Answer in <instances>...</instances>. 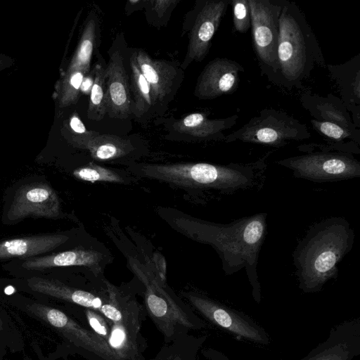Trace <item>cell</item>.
Instances as JSON below:
<instances>
[{
  "label": "cell",
  "instance_id": "d6986e66",
  "mask_svg": "<svg viewBox=\"0 0 360 360\" xmlns=\"http://www.w3.org/2000/svg\"><path fill=\"white\" fill-rule=\"evenodd\" d=\"M330 77L338 86L340 99L360 128V54L339 65H326Z\"/></svg>",
  "mask_w": 360,
  "mask_h": 360
},
{
  "label": "cell",
  "instance_id": "1f68e13d",
  "mask_svg": "<svg viewBox=\"0 0 360 360\" xmlns=\"http://www.w3.org/2000/svg\"><path fill=\"white\" fill-rule=\"evenodd\" d=\"M85 313L88 323L94 333L108 343L111 329L108 322L94 309H87Z\"/></svg>",
  "mask_w": 360,
  "mask_h": 360
},
{
  "label": "cell",
  "instance_id": "ba28073f",
  "mask_svg": "<svg viewBox=\"0 0 360 360\" xmlns=\"http://www.w3.org/2000/svg\"><path fill=\"white\" fill-rule=\"evenodd\" d=\"M284 0H248L252 46L262 75L274 84L277 70L279 17Z\"/></svg>",
  "mask_w": 360,
  "mask_h": 360
},
{
  "label": "cell",
  "instance_id": "ffe728a7",
  "mask_svg": "<svg viewBox=\"0 0 360 360\" xmlns=\"http://www.w3.org/2000/svg\"><path fill=\"white\" fill-rule=\"evenodd\" d=\"M303 108L317 121L328 122L339 125L352 132L360 134L340 97L332 94L320 96L307 91L300 96Z\"/></svg>",
  "mask_w": 360,
  "mask_h": 360
},
{
  "label": "cell",
  "instance_id": "30bf717a",
  "mask_svg": "<svg viewBox=\"0 0 360 360\" xmlns=\"http://www.w3.org/2000/svg\"><path fill=\"white\" fill-rule=\"evenodd\" d=\"M103 255L82 246L39 257L14 259L1 264V267L14 278L57 274L62 270L84 267L98 275L102 270Z\"/></svg>",
  "mask_w": 360,
  "mask_h": 360
},
{
  "label": "cell",
  "instance_id": "5b68a950",
  "mask_svg": "<svg viewBox=\"0 0 360 360\" xmlns=\"http://www.w3.org/2000/svg\"><path fill=\"white\" fill-rule=\"evenodd\" d=\"M1 221L6 226L27 219L59 220L67 218L61 200L43 175H29L8 186L4 191Z\"/></svg>",
  "mask_w": 360,
  "mask_h": 360
},
{
  "label": "cell",
  "instance_id": "74e56055",
  "mask_svg": "<svg viewBox=\"0 0 360 360\" xmlns=\"http://www.w3.org/2000/svg\"><path fill=\"white\" fill-rule=\"evenodd\" d=\"M2 326H3V322H2V319L0 316V330L2 329Z\"/></svg>",
  "mask_w": 360,
  "mask_h": 360
},
{
  "label": "cell",
  "instance_id": "6da1fadb",
  "mask_svg": "<svg viewBox=\"0 0 360 360\" xmlns=\"http://www.w3.org/2000/svg\"><path fill=\"white\" fill-rule=\"evenodd\" d=\"M172 227L190 239L211 245L219 256L227 275L245 269L255 300L260 301L257 275L259 252L265 240L267 213L260 212L229 223L198 219L175 210L164 211Z\"/></svg>",
  "mask_w": 360,
  "mask_h": 360
},
{
  "label": "cell",
  "instance_id": "2e32d148",
  "mask_svg": "<svg viewBox=\"0 0 360 360\" xmlns=\"http://www.w3.org/2000/svg\"><path fill=\"white\" fill-rule=\"evenodd\" d=\"M244 68L237 61L216 58L210 61L200 74L195 95L200 99H214L232 94L238 89L240 73Z\"/></svg>",
  "mask_w": 360,
  "mask_h": 360
},
{
  "label": "cell",
  "instance_id": "4dcf8cb0",
  "mask_svg": "<svg viewBox=\"0 0 360 360\" xmlns=\"http://www.w3.org/2000/svg\"><path fill=\"white\" fill-rule=\"evenodd\" d=\"M233 23L236 32L244 34L251 27V15L248 0L231 1Z\"/></svg>",
  "mask_w": 360,
  "mask_h": 360
},
{
  "label": "cell",
  "instance_id": "44dd1931",
  "mask_svg": "<svg viewBox=\"0 0 360 360\" xmlns=\"http://www.w3.org/2000/svg\"><path fill=\"white\" fill-rule=\"evenodd\" d=\"M134 55L149 84L153 105L163 101L172 91L177 77L176 69L169 61L153 59L143 50Z\"/></svg>",
  "mask_w": 360,
  "mask_h": 360
},
{
  "label": "cell",
  "instance_id": "7a4b0ae2",
  "mask_svg": "<svg viewBox=\"0 0 360 360\" xmlns=\"http://www.w3.org/2000/svg\"><path fill=\"white\" fill-rule=\"evenodd\" d=\"M269 152L246 163L217 165L207 162L139 164L132 167L136 175L219 197L262 189L265 184Z\"/></svg>",
  "mask_w": 360,
  "mask_h": 360
},
{
  "label": "cell",
  "instance_id": "d590c367",
  "mask_svg": "<svg viewBox=\"0 0 360 360\" xmlns=\"http://www.w3.org/2000/svg\"><path fill=\"white\" fill-rule=\"evenodd\" d=\"M94 83V72L92 71L90 74L84 75L80 86V91L84 94L90 96Z\"/></svg>",
  "mask_w": 360,
  "mask_h": 360
},
{
  "label": "cell",
  "instance_id": "9c48e42d",
  "mask_svg": "<svg viewBox=\"0 0 360 360\" xmlns=\"http://www.w3.org/2000/svg\"><path fill=\"white\" fill-rule=\"evenodd\" d=\"M129 266L146 287L145 302L148 312L165 338H171L176 328H195L187 314L174 302L158 280L153 265L141 264L127 256Z\"/></svg>",
  "mask_w": 360,
  "mask_h": 360
},
{
  "label": "cell",
  "instance_id": "4fadbf2b",
  "mask_svg": "<svg viewBox=\"0 0 360 360\" xmlns=\"http://www.w3.org/2000/svg\"><path fill=\"white\" fill-rule=\"evenodd\" d=\"M28 311L56 328L69 340L105 360H118L108 343L95 333L82 327L60 310L44 304H26Z\"/></svg>",
  "mask_w": 360,
  "mask_h": 360
},
{
  "label": "cell",
  "instance_id": "8992f818",
  "mask_svg": "<svg viewBox=\"0 0 360 360\" xmlns=\"http://www.w3.org/2000/svg\"><path fill=\"white\" fill-rule=\"evenodd\" d=\"M311 137L307 125L286 112L264 108L245 124L226 135L225 143L240 141L281 148Z\"/></svg>",
  "mask_w": 360,
  "mask_h": 360
},
{
  "label": "cell",
  "instance_id": "cb8c5ba5",
  "mask_svg": "<svg viewBox=\"0 0 360 360\" xmlns=\"http://www.w3.org/2000/svg\"><path fill=\"white\" fill-rule=\"evenodd\" d=\"M138 330L139 321L136 313L122 322L112 323L108 345L118 360L132 359L136 355Z\"/></svg>",
  "mask_w": 360,
  "mask_h": 360
},
{
  "label": "cell",
  "instance_id": "d6a6232c",
  "mask_svg": "<svg viewBox=\"0 0 360 360\" xmlns=\"http://www.w3.org/2000/svg\"><path fill=\"white\" fill-rule=\"evenodd\" d=\"M70 126L72 131L77 136V146L84 149L86 148L89 143L98 134L94 131H88L77 115H73L70 118Z\"/></svg>",
  "mask_w": 360,
  "mask_h": 360
},
{
  "label": "cell",
  "instance_id": "484cf974",
  "mask_svg": "<svg viewBox=\"0 0 360 360\" xmlns=\"http://www.w3.org/2000/svg\"><path fill=\"white\" fill-rule=\"evenodd\" d=\"M131 69L129 85L132 91L131 112L137 117H141L153 105L150 95V88L146 79L139 70L134 55L129 60Z\"/></svg>",
  "mask_w": 360,
  "mask_h": 360
},
{
  "label": "cell",
  "instance_id": "603a6c76",
  "mask_svg": "<svg viewBox=\"0 0 360 360\" xmlns=\"http://www.w3.org/2000/svg\"><path fill=\"white\" fill-rule=\"evenodd\" d=\"M310 122L313 129L326 140V143L302 144L298 147L300 151L319 150L360 154V134L328 122L311 119Z\"/></svg>",
  "mask_w": 360,
  "mask_h": 360
},
{
  "label": "cell",
  "instance_id": "e575fe53",
  "mask_svg": "<svg viewBox=\"0 0 360 360\" xmlns=\"http://www.w3.org/2000/svg\"><path fill=\"white\" fill-rule=\"evenodd\" d=\"M152 3L154 4L153 8L155 11L158 13L159 17H161L173 4H176L177 1L169 0H156L152 1Z\"/></svg>",
  "mask_w": 360,
  "mask_h": 360
},
{
  "label": "cell",
  "instance_id": "8d00e7d4",
  "mask_svg": "<svg viewBox=\"0 0 360 360\" xmlns=\"http://www.w3.org/2000/svg\"><path fill=\"white\" fill-rule=\"evenodd\" d=\"M170 360H181V358H180L179 356H176V357H174V358H173V359H172Z\"/></svg>",
  "mask_w": 360,
  "mask_h": 360
},
{
  "label": "cell",
  "instance_id": "52a82bcc",
  "mask_svg": "<svg viewBox=\"0 0 360 360\" xmlns=\"http://www.w3.org/2000/svg\"><path fill=\"white\" fill-rule=\"evenodd\" d=\"M277 160L297 179L314 183L335 182L360 176V162L354 155L339 151L311 150Z\"/></svg>",
  "mask_w": 360,
  "mask_h": 360
},
{
  "label": "cell",
  "instance_id": "ac0fdd59",
  "mask_svg": "<svg viewBox=\"0 0 360 360\" xmlns=\"http://www.w3.org/2000/svg\"><path fill=\"white\" fill-rule=\"evenodd\" d=\"M119 51L113 52L105 67V104L112 118L127 119L131 112V98L127 74Z\"/></svg>",
  "mask_w": 360,
  "mask_h": 360
},
{
  "label": "cell",
  "instance_id": "d4e9b609",
  "mask_svg": "<svg viewBox=\"0 0 360 360\" xmlns=\"http://www.w3.org/2000/svg\"><path fill=\"white\" fill-rule=\"evenodd\" d=\"M91 157L98 161L112 160L129 154L134 147L129 139L98 133L86 146Z\"/></svg>",
  "mask_w": 360,
  "mask_h": 360
},
{
  "label": "cell",
  "instance_id": "7402d4cb",
  "mask_svg": "<svg viewBox=\"0 0 360 360\" xmlns=\"http://www.w3.org/2000/svg\"><path fill=\"white\" fill-rule=\"evenodd\" d=\"M238 115L228 117L210 119L205 113L193 112L179 120L174 129L196 140L224 141V132L236 124Z\"/></svg>",
  "mask_w": 360,
  "mask_h": 360
},
{
  "label": "cell",
  "instance_id": "83f0119b",
  "mask_svg": "<svg viewBox=\"0 0 360 360\" xmlns=\"http://www.w3.org/2000/svg\"><path fill=\"white\" fill-rule=\"evenodd\" d=\"M94 83L90 94L87 117L94 121L101 120L107 114L105 104V67L97 63L94 69Z\"/></svg>",
  "mask_w": 360,
  "mask_h": 360
},
{
  "label": "cell",
  "instance_id": "836d02e7",
  "mask_svg": "<svg viewBox=\"0 0 360 360\" xmlns=\"http://www.w3.org/2000/svg\"><path fill=\"white\" fill-rule=\"evenodd\" d=\"M156 275L160 282L165 285L166 284V262L165 258L159 252H156L151 258Z\"/></svg>",
  "mask_w": 360,
  "mask_h": 360
},
{
  "label": "cell",
  "instance_id": "9a60e30c",
  "mask_svg": "<svg viewBox=\"0 0 360 360\" xmlns=\"http://www.w3.org/2000/svg\"><path fill=\"white\" fill-rule=\"evenodd\" d=\"M10 281L34 294L67 301L94 310L99 311L108 300L103 301L94 293L72 287L52 274L14 278Z\"/></svg>",
  "mask_w": 360,
  "mask_h": 360
},
{
  "label": "cell",
  "instance_id": "3957f363",
  "mask_svg": "<svg viewBox=\"0 0 360 360\" xmlns=\"http://www.w3.org/2000/svg\"><path fill=\"white\" fill-rule=\"evenodd\" d=\"M354 238L353 229L342 217H330L311 225L292 254L300 289L319 292L335 278L338 266L352 250Z\"/></svg>",
  "mask_w": 360,
  "mask_h": 360
},
{
  "label": "cell",
  "instance_id": "5bb4252c",
  "mask_svg": "<svg viewBox=\"0 0 360 360\" xmlns=\"http://www.w3.org/2000/svg\"><path fill=\"white\" fill-rule=\"evenodd\" d=\"M229 4L231 0H209L204 3L189 34L184 68L193 60L200 62L206 57Z\"/></svg>",
  "mask_w": 360,
  "mask_h": 360
},
{
  "label": "cell",
  "instance_id": "8fae6325",
  "mask_svg": "<svg viewBox=\"0 0 360 360\" xmlns=\"http://www.w3.org/2000/svg\"><path fill=\"white\" fill-rule=\"evenodd\" d=\"M184 296L198 311L214 325L238 338L257 343H269L266 332L248 316L199 293L188 292Z\"/></svg>",
  "mask_w": 360,
  "mask_h": 360
},
{
  "label": "cell",
  "instance_id": "7c38bea8",
  "mask_svg": "<svg viewBox=\"0 0 360 360\" xmlns=\"http://www.w3.org/2000/svg\"><path fill=\"white\" fill-rule=\"evenodd\" d=\"M75 231L45 232L0 238V262L39 257L76 246Z\"/></svg>",
  "mask_w": 360,
  "mask_h": 360
},
{
  "label": "cell",
  "instance_id": "277c9868",
  "mask_svg": "<svg viewBox=\"0 0 360 360\" xmlns=\"http://www.w3.org/2000/svg\"><path fill=\"white\" fill-rule=\"evenodd\" d=\"M277 62L274 84L289 89L302 88L316 65L326 66L315 34L294 1L284 0L279 17Z\"/></svg>",
  "mask_w": 360,
  "mask_h": 360
},
{
  "label": "cell",
  "instance_id": "4316f807",
  "mask_svg": "<svg viewBox=\"0 0 360 360\" xmlns=\"http://www.w3.org/2000/svg\"><path fill=\"white\" fill-rule=\"evenodd\" d=\"M96 39V20L90 17L84 29L82 36L74 57L70 70H82L88 74L90 63L94 50Z\"/></svg>",
  "mask_w": 360,
  "mask_h": 360
},
{
  "label": "cell",
  "instance_id": "e0dca14e",
  "mask_svg": "<svg viewBox=\"0 0 360 360\" xmlns=\"http://www.w3.org/2000/svg\"><path fill=\"white\" fill-rule=\"evenodd\" d=\"M360 354V323L353 320L334 327L328 338L300 360H356Z\"/></svg>",
  "mask_w": 360,
  "mask_h": 360
},
{
  "label": "cell",
  "instance_id": "f1b7e54d",
  "mask_svg": "<svg viewBox=\"0 0 360 360\" xmlns=\"http://www.w3.org/2000/svg\"><path fill=\"white\" fill-rule=\"evenodd\" d=\"M72 175L77 179L91 183L126 184V180L123 175L113 169L93 162L77 168L73 171Z\"/></svg>",
  "mask_w": 360,
  "mask_h": 360
},
{
  "label": "cell",
  "instance_id": "f546056e",
  "mask_svg": "<svg viewBox=\"0 0 360 360\" xmlns=\"http://www.w3.org/2000/svg\"><path fill=\"white\" fill-rule=\"evenodd\" d=\"M106 284L108 299L102 305L99 311L112 323L122 322L135 312L129 307L121 304L120 293L115 286L108 282Z\"/></svg>",
  "mask_w": 360,
  "mask_h": 360
}]
</instances>
